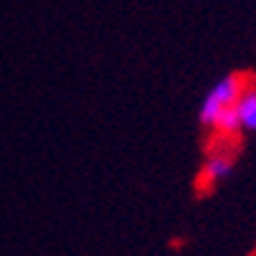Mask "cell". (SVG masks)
Instances as JSON below:
<instances>
[{"mask_svg":"<svg viewBox=\"0 0 256 256\" xmlns=\"http://www.w3.org/2000/svg\"><path fill=\"white\" fill-rule=\"evenodd\" d=\"M248 86V79L244 74H228L224 79H218L216 86L206 94L203 104H200V124L213 127L216 120L226 114L228 109H234L238 104V96L244 94V89Z\"/></svg>","mask_w":256,"mask_h":256,"instance_id":"1","label":"cell"},{"mask_svg":"<svg viewBox=\"0 0 256 256\" xmlns=\"http://www.w3.org/2000/svg\"><path fill=\"white\" fill-rule=\"evenodd\" d=\"M234 170V152L228 150H213L208 155V160L203 162L200 168V175H198V188H213L216 182H221L231 175Z\"/></svg>","mask_w":256,"mask_h":256,"instance_id":"2","label":"cell"},{"mask_svg":"<svg viewBox=\"0 0 256 256\" xmlns=\"http://www.w3.org/2000/svg\"><path fill=\"white\" fill-rule=\"evenodd\" d=\"M238 122L244 132H256V84H248L236 104Z\"/></svg>","mask_w":256,"mask_h":256,"instance_id":"3","label":"cell"}]
</instances>
